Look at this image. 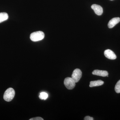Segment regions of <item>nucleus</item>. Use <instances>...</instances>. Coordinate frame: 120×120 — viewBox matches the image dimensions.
<instances>
[{
	"label": "nucleus",
	"instance_id": "9b49d317",
	"mask_svg": "<svg viewBox=\"0 0 120 120\" xmlns=\"http://www.w3.org/2000/svg\"><path fill=\"white\" fill-rule=\"evenodd\" d=\"M39 97L40 99L45 100L48 98V94L46 92H41L40 93Z\"/></svg>",
	"mask_w": 120,
	"mask_h": 120
},
{
	"label": "nucleus",
	"instance_id": "423d86ee",
	"mask_svg": "<svg viewBox=\"0 0 120 120\" xmlns=\"http://www.w3.org/2000/svg\"><path fill=\"white\" fill-rule=\"evenodd\" d=\"M91 8L94 11L95 14L98 15H101L103 13V9L100 5L97 4L92 5Z\"/></svg>",
	"mask_w": 120,
	"mask_h": 120
},
{
	"label": "nucleus",
	"instance_id": "20e7f679",
	"mask_svg": "<svg viewBox=\"0 0 120 120\" xmlns=\"http://www.w3.org/2000/svg\"><path fill=\"white\" fill-rule=\"evenodd\" d=\"M82 72L79 69L76 68L73 71L71 78L75 83L79 81L82 76Z\"/></svg>",
	"mask_w": 120,
	"mask_h": 120
},
{
	"label": "nucleus",
	"instance_id": "4468645a",
	"mask_svg": "<svg viewBox=\"0 0 120 120\" xmlns=\"http://www.w3.org/2000/svg\"><path fill=\"white\" fill-rule=\"evenodd\" d=\"M84 120H94L93 117H90V116H86L84 118Z\"/></svg>",
	"mask_w": 120,
	"mask_h": 120
},
{
	"label": "nucleus",
	"instance_id": "39448f33",
	"mask_svg": "<svg viewBox=\"0 0 120 120\" xmlns=\"http://www.w3.org/2000/svg\"><path fill=\"white\" fill-rule=\"evenodd\" d=\"M105 56L110 60H114L116 58L115 54L110 49H107L104 52Z\"/></svg>",
	"mask_w": 120,
	"mask_h": 120
},
{
	"label": "nucleus",
	"instance_id": "1a4fd4ad",
	"mask_svg": "<svg viewBox=\"0 0 120 120\" xmlns=\"http://www.w3.org/2000/svg\"><path fill=\"white\" fill-rule=\"evenodd\" d=\"M104 83V82L103 81L100 80L96 81H91L90 82V87L98 86H102Z\"/></svg>",
	"mask_w": 120,
	"mask_h": 120
},
{
	"label": "nucleus",
	"instance_id": "0eeeda50",
	"mask_svg": "<svg viewBox=\"0 0 120 120\" xmlns=\"http://www.w3.org/2000/svg\"><path fill=\"white\" fill-rule=\"evenodd\" d=\"M93 75L102 76V77H108V72L105 71H101L99 70H95L92 72Z\"/></svg>",
	"mask_w": 120,
	"mask_h": 120
},
{
	"label": "nucleus",
	"instance_id": "f03ea898",
	"mask_svg": "<svg viewBox=\"0 0 120 120\" xmlns=\"http://www.w3.org/2000/svg\"><path fill=\"white\" fill-rule=\"evenodd\" d=\"M45 34L42 31H38L32 33L30 35V39L33 41H41L44 38Z\"/></svg>",
	"mask_w": 120,
	"mask_h": 120
},
{
	"label": "nucleus",
	"instance_id": "f257e3e1",
	"mask_svg": "<svg viewBox=\"0 0 120 120\" xmlns=\"http://www.w3.org/2000/svg\"><path fill=\"white\" fill-rule=\"evenodd\" d=\"M15 90L12 88L7 89L4 93V98L5 101L8 102L11 101L15 97Z\"/></svg>",
	"mask_w": 120,
	"mask_h": 120
},
{
	"label": "nucleus",
	"instance_id": "6e6552de",
	"mask_svg": "<svg viewBox=\"0 0 120 120\" xmlns=\"http://www.w3.org/2000/svg\"><path fill=\"white\" fill-rule=\"evenodd\" d=\"M120 22V18L119 17H115L110 20L108 23V26L109 28H113L116 24Z\"/></svg>",
	"mask_w": 120,
	"mask_h": 120
},
{
	"label": "nucleus",
	"instance_id": "2eb2a0df",
	"mask_svg": "<svg viewBox=\"0 0 120 120\" xmlns=\"http://www.w3.org/2000/svg\"></svg>",
	"mask_w": 120,
	"mask_h": 120
},
{
	"label": "nucleus",
	"instance_id": "ddd939ff",
	"mask_svg": "<svg viewBox=\"0 0 120 120\" xmlns=\"http://www.w3.org/2000/svg\"><path fill=\"white\" fill-rule=\"evenodd\" d=\"M43 118L41 117H34V118H31L30 120H43Z\"/></svg>",
	"mask_w": 120,
	"mask_h": 120
},
{
	"label": "nucleus",
	"instance_id": "9d476101",
	"mask_svg": "<svg viewBox=\"0 0 120 120\" xmlns=\"http://www.w3.org/2000/svg\"><path fill=\"white\" fill-rule=\"evenodd\" d=\"M8 16L6 12L0 13V23L4 22L8 19Z\"/></svg>",
	"mask_w": 120,
	"mask_h": 120
},
{
	"label": "nucleus",
	"instance_id": "7ed1b4c3",
	"mask_svg": "<svg viewBox=\"0 0 120 120\" xmlns=\"http://www.w3.org/2000/svg\"><path fill=\"white\" fill-rule=\"evenodd\" d=\"M64 83L66 88L68 90H72L75 86V82L71 77H68L65 78Z\"/></svg>",
	"mask_w": 120,
	"mask_h": 120
},
{
	"label": "nucleus",
	"instance_id": "f8f14e48",
	"mask_svg": "<svg viewBox=\"0 0 120 120\" xmlns=\"http://www.w3.org/2000/svg\"><path fill=\"white\" fill-rule=\"evenodd\" d=\"M115 90L117 93H120V80L116 84L115 86Z\"/></svg>",
	"mask_w": 120,
	"mask_h": 120
}]
</instances>
